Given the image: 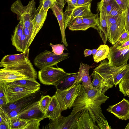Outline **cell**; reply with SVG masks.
<instances>
[{"label": "cell", "instance_id": "816d5d0a", "mask_svg": "<svg viewBox=\"0 0 129 129\" xmlns=\"http://www.w3.org/2000/svg\"><path fill=\"white\" fill-rule=\"evenodd\" d=\"M84 54L85 57L90 55L92 54V50L85 49L84 51Z\"/></svg>", "mask_w": 129, "mask_h": 129}, {"label": "cell", "instance_id": "277c9868", "mask_svg": "<svg viewBox=\"0 0 129 129\" xmlns=\"http://www.w3.org/2000/svg\"><path fill=\"white\" fill-rule=\"evenodd\" d=\"M81 83L80 81L77 82L65 89H56L55 94L63 110L73 107L76 99L82 92V86Z\"/></svg>", "mask_w": 129, "mask_h": 129}, {"label": "cell", "instance_id": "7402d4cb", "mask_svg": "<svg viewBox=\"0 0 129 129\" xmlns=\"http://www.w3.org/2000/svg\"><path fill=\"white\" fill-rule=\"evenodd\" d=\"M36 93L15 102L8 103L5 106L1 107L4 111L7 114L11 111L20 107L25 106L37 100V96Z\"/></svg>", "mask_w": 129, "mask_h": 129}, {"label": "cell", "instance_id": "4316f807", "mask_svg": "<svg viewBox=\"0 0 129 129\" xmlns=\"http://www.w3.org/2000/svg\"><path fill=\"white\" fill-rule=\"evenodd\" d=\"M103 104L102 103L91 104L88 105L85 109L88 110L91 116L95 122L96 119L98 117H102L105 119L102 113L101 107V105Z\"/></svg>", "mask_w": 129, "mask_h": 129}, {"label": "cell", "instance_id": "ba28073f", "mask_svg": "<svg viewBox=\"0 0 129 129\" xmlns=\"http://www.w3.org/2000/svg\"><path fill=\"white\" fill-rule=\"evenodd\" d=\"M83 111L77 112L73 115L70 114L67 117L61 115L54 119H51L49 123L45 129H76L78 119Z\"/></svg>", "mask_w": 129, "mask_h": 129}, {"label": "cell", "instance_id": "3957f363", "mask_svg": "<svg viewBox=\"0 0 129 129\" xmlns=\"http://www.w3.org/2000/svg\"><path fill=\"white\" fill-rule=\"evenodd\" d=\"M34 0L29 1L27 5L24 6L20 0H17L11 5V11L17 15V20H20L24 27L30 28L33 26L32 21L37 14Z\"/></svg>", "mask_w": 129, "mask_h": 129}, {"label": "cell", "instance_id": "8fae6325", "mask_svg": "<svg viewBox=\"0 0 129 129\" xmlns=\"http://www.w3.org/2000/svg\"><path fill=\"white\" fill-rule=\"evenodd\" d=\"M36 101L27 105L18 114L20 118L27 121L44 119L45 114L41 111Z\"/></svg>", "mask_w": 129, "mask_h": 129}, {"label": "cell", "instance_id": "cb8c5ba5", "mask_svg": "<svg viewBox=\"0 0 129 129\" xmlns=\"http://www.w3.org/2000/svg\"><path fill=\"white\" fill-rule=\"evenodd\" d=\"M51 9L56 18L59 25L61 37V43H62L64 46L67 47L68 46V44L66 40L65 33L63 12L60 10L55 3Z\"/></svg>", "mask_w": 129, "mask_h": 129}, {"label": "cell", "instance_id": "484cf974", "mask_svg": "<svg viewBox=\"0 0 129 129\" xmlns=\"http://www.w3.org/2000/svg\"><path fill=\"white\" fill-rule=\"evenodd\" d=\"M3 84L5 86L14 85L24 87L40 86V85L36 80L34 79H23L7 82Z\"/></svg>", "mask_w": 129, "mask_h": 129}, {"label": "cell", "instance_id": "ac0fdd59", "mask_svg": "<svg viewBox=\"0 0 129 129\" xmlns=\"http://www.w3.org/2000/svg\"><path fill=\"white\" fill-rule=\"evenodd\" d=\"M29 49L21 53L6 55L3 57L0 62V67L4 68L8 66L29 59Z\"/></svg>", "mask_w": 129, "mask_h": 129}, {"label": "cell", "instance_id": "d590c367", "mask_svg": "<svg viewBox=\"0 0 129 129\" xmlns=\"http://www.w3.org/2000/svg\"><path fill=\"white\" fill-rule=\"evenodd\" d=\"M42 120V119H37L28 121L23 129H38L40 122Z\"/></svg>", "mask_w": 129, "mask_h": 129}, {"label": "cell", "instance_id": "6f0895ef", "mask_svg": "<svg viewBox=\"0 0 129 129\" xmlns=\"http://www.w3.org/2000/svg\"><path fill=\"white\" fill-rule=\"evenodd\" d=\"M126 93V95H127L129 97V90L127 91Z\"/></svg>", "mask_w": 129, "mask_h": 129}, {"label": "cell", "instance_id": "ffe728a7", "mask_svg": "<svg viewBox=\"0 0 129 129\" xmlns=\"http://www.w3.org/2000/svg\"><path fill=\"white\" fill-rule=\"evenodd\" d=\"M99 18L98 14H93L91 15L83 17V21L81 24L68 28L69 29L72 31H85L90 27L95 29Z\"/></svg>", "mask_w": 129, "mask_h": 129}, {"label": "cell", "instance_id": "f907efd6", "mask_svg": "<svg viewBox=\"0 0 129 129\" xmlns=\"http://www.w3.org/2000/svg\"><path fill=\"white\" fill-rule=\"evenodd\" d=\"M0 129H10L9 122H4L0 123Z\"/></svg>", "mask_w": 129, "mask_h": 129}, {"label": "cell", "instance_id": "4dcf8cb0", "mask_svg": "<svg viewBox=\"0 0 129 129\" xmlns=\"http://www.w3.org/2000/svg\"><path fill=\"white\" fill-rule=\"evenodd\" d=\"M118 84L119 91L124 96H127L126 92L129 90V70Z\"/></svg>", "mask_w": 129, "mask_h": 129}, {"label": "cell", "instance_id": "52a82bcc", "mask_svg": "<svg viewBox=\"0 0 129 129\" xmlns=\"http://www.w3.org/2000/svg\"><path fill=\"white\" fill-rule=\"evenodd\" d=\"M4 85L8 103L15 102L36 93L40 89V86L28 87Z\"/></svg>", "mask_w": 129, "mask_h": 129}, {"label": "cell", "instance_id": "5b68a950", "mask_svg": "<svg viewBox=\"0 0 129 129\" xmlns=\"http://www.w3.org/2000/svg\"><path fill=\"white\" fill-rule=\"evenodd\" d=\"M70 57L69 54L63 53L57 55L52 51L45 50L39 54L34 58L33 63L38 68L42 69L52 67Z\"/></svg>", "mask_w": 129, "mask_h": 129}, {"label": "cell", "instance_id": "9f6ffc18", "mask_svg": "<svg viewBox=\"0 0 129 129\" xmlns=\"http://www.w3.org/2000/svg\"><path fill=\"white\" fill-rule=\"evenodd\" d=\"M111 0H101V1L103 2H109Z\"/></svg>", "mask_w": 129, "mask_h": 129}, {"label": "cell", "instance_id": "8992f818", "mask_svg": "<svg viewBox=\"0 0 129 129\" xmlns=\"http://www.w3.org/2000/svg\"><path fill=\"white\" fill-rule=\"evenodd\" d=\"M64 69L58 67H51L40 69L38 72V78L41 83L56 87L62 79L68 74Z\"/></svg>", "mask_w": 129, "mask_h": 129}, {"label": "cell", "instance_id": "ab89813d", "mask_svg": "<svg viewBox=\"0 0 129 129\" xmlns=\"http://www.w3.org/2000/svg\"><path fill=\"white\" fill-rule=\"evenodd\" d=\"M56 0H43L42 6L45 11H47L55 3Z\"/></svg>", "mask_w": 129, "mask_h": 129}, {"label": "cell", "instance_id": "44dd1931", "mask_svg": "<svg viewBox=\"0 0 129 129\" xmlns=\"http://www.w3.org/2000/svg\"><path fill=\"white\" fill-rule=\"evenodd\" d=\"M63 110L55 94L51 97L50 104L45 114L44 118H48L52 120L56 119L61 115Z\"/></svg>", "mask_w": 129, "mask_h": 129}, {"label": "cell", "instance_id": "e575fe53", "mask_svg": "<svg viewBox=\"0 0 129 129\" xmlns=\"http://www.w3.org/2000/svg\"><path fill=\"white\" fill-rule=\"evenodd\" d=\"M49 45L52 48V52L57 55H59L62 54L64 50H68L63 43L62 44H57L54 45L50 43Z\"/></svg>", "mask_w": 129, "mask_h": 129}, {"label": "cell", "instance_id": "6da1fadb", "mask_svg": "<svg viewBox=\"0 0 129 129\" xmlns=\"http://www.w3.org/2000/svg\"><path fill=\"white\" fill-rule=\"evenodd\" d=\"M94 70V72L99 74L105 81L113 87L118 84L129 70V64L119 66L110 65L108 61L104 59Z\"/></svg>", "mask_w": 129, "mask_h": 129}, {"label": "cell", "instance_id": "1f68e13d", "mask_svg": "<svg viewBox=\"0 0 129 129\" xmlns=\"http://www.w3.org/2000/svg\"><path fill=\"white\" fill-rule=\"evenodd\" d=\"M14 46L17 51L22 52H24L29 48L28 42L24 34L17 42Z\"/></svg>", "mask_w": 129, "mask_h": 129}, {"label": "cell", "instance_id": "4fadbf2b", "mask_svg": "<svg viewBox=\"0 0 129 129\" xmlns=\"http://www.w3.org/2000/svg\"><path fill=\"white\" fill-rule=\"evenodd\" d=\"M125 15L123 12L118 21L109 27L107 40L112 45L117 42L119 37L125 30Z\"/></svg>", "mask_w": 129, "mask_h": 129}, {"label": "cell", "instance_id": "7dc6e473", "mask_svg": "<svg viewBox=\"0 0 129 129\" xmlns=\"http://www.w3.org/2000/svg\"><path fill=\"white\" fill-rule=\"evenodd\" d=\"M93 0H77V6H83L91 3Z\"/></svg>", "mask_w": 129, "mask_h": 129}, {"label": "cell", "instance_id": "9c48e42d", "mask_svg": "<svg viewBox=\"0 0 129 129\" xmlns=\"http://www.w3.org/2000/svg\"><path fill=\"white\" fill-rule=\"evenodd\" d=\"M38 74L24 70L8 69L4 68L0 69V83L23 79L36 80Z\"/></svg>", "mask_w": 129, "mask_h": 129}, {"label": "cell", "instance_id": "f6af8a7d", "mask_svg": "<svg viewBox=\"0 0 129 129\" xmlns=\"http://www.w3.org/2000/svg\"><path fill=\"white\" fill-rule=\"evenodd\" d=\"M83 17H80L74 18L70 22L68 27H73L81 24L83 21Z\"/></svg>", "mask_w": 129, "mask_h": 129}, {"label": "cell", "instance_id": "2e32d148", "mask_svg": "<svg viewBox=\"0 0 129 129\" xmlns=\"http://www.w3.org/2000/svg\"><path fill=\"white\" fill-rule=\"evenodd\" d=\"M94 67L81 62L77 78L74 84L77 82L80 81L86 90L92 88L93 87L91 84V76L89 75V70L90 69Z\"/></svg>", "mask_w": 129, "mask_h": 129}, {"label": "cell", "instance_id": "c3c4849f", "mask_svg": "<svg viewBox=\"0 0 129 129\" xmlns=\"http://www.w3.org/2000/svg\"><path fill=\"white\" fill-rule=\"evenodd\" d=\"M64 0H56L55 3L60 10L62 12L64 6Z\"/></svg>", "mask_w": 129, "mask_h": 129}, {"label": "cell", "instance_id": "ee69618b", "mask_svg": "<svg viewBox=\"0 0 129 129\" xmlns=\"http://www.w3.org/2000/svg\"><path fill=\"white\" fill-rule=\"evenodd\" d=\"M125 15V27L129 33V5L127 9L124 12Z\"/></svg>", "mask_w": 129, "mask_h": 129}, {"label": "cell", "instance_id": "f546056e", "mask_svg": "<svg viewBox=\"0 0 129 129\" xmlns=\"http://www.w3.org/2000/svg\"><path fill=\"white\" fill-rule=\"evenodd\" d=\"M23 24L20 21L16 26L14 34L12 35L11 38L12 45L14 46L23 34Z\"/></svg>", "mask_w": 129, "mask_h": 129}, {"label": "cell", "instance_id": "5bb4252c", "mask_svg": "<svg viewBox=\"0 0 129 129\" xmlns=\"http://www.w3.org/2000/svg\"><path fill=\"white\" fill-rule=\"evenodd\" d=\"M106 110L119 119L127 120L129 119V100L124 98L116 104L109 106Z\"/></svg>", "mask_w": 129, "mask_h": 129}, {"label": "cell", "instance_id": "8d00e7d4", "mask_svg": "<svg viewBox=\"0 0 129 129\" xmlns=\"http://www.w3.org/2000/svg\"><path fill=\"white\" fill-rule=\"evenodd\" d=\"M95 121L97 124L99 129H111L107 121L105 118L100 117L96 118Z\"/></svg>", "mask_w": 129, "mask_h": 129}, {"label": "cell", "instance_id": "d6a6232c", "mask_svg": "<svg viewBox=\"0 0 129 129\" xmlns=\"http://www.w3.org/2000/svg\"><path fill=\"white\" fill-rule=\"evenodd\" d=\"M51 97L47 95H42L41 98L38 101L39 107L43 112L45 114L50 103Z\"/></svg>", "mask_w": 129, "mask_h": 129}, {"label": "cell", "instance_id": "f35d334b", "mask_svg": "<svg viewBox=\"0 0 129 129\" xmlns=\"http://www.w3.org/2000/svg\"><path fill=\"white\" fill-rule=\"evenodd\" d=\"M124 11L117 4L107 16H114L121 15Z\"/></svg>", "mask_w": 129, "mask_h": 129}, {"label": "cell", "instance_id": "681fc988", "mask_svg": "<svg viewBox=\"0 0 129 129\" xmlns=\"http://www.w3.org/2000/svg\"><path fill=\"white\" fill-rule=\"evenodd\" d=\"M117 45V48L118 49H121L126 47L129 46V40L123 43L120 45Z\"/></svg>", "mask_w": 129, "mask_h": 129}, {"label": "cell", "instance_id": "30bf717a", "mask_svg": "<svg viewBox=\"0 0 129 129\" xmlns=\"http://www.w3.org/2000/svg\"><path fill=\"white\" fill-rule=\"evenodd\" d=\"M117 46L115 44L110 47L107 57L109 64L113 66H119L127 64L129 58V46L118 49Z\"/></svg>", "mask_w": 129, "mask_h": 129}, {"label": "cell", "instance_id": "83f0119b", "mask_svg": "<svg viewBox=\"0 0 129 129\" xmlns=\"http://www.w3.org/2000/svg\"><path fill=\"white\" fill-rule=\"evenodd\" d=\"M110 48L107 45H101L97 49L96 52L93 56L94 61L98 63L107 58Z\"/></svg>", "mask_w": 129, "mask_h": 129}, {"label": "cell", "instance_id": "603a6c76", "mask_svg": "<svg viewBox=\"0 0 129 129\" xmlns=\"http://www.w3.org/2000/svg\"><path fill=\"white\" fill-rule=\"evenodd\" d=\"M91 76L93 78L91 82L93 87L98 90L101 94L113 87L106 82L103 78L98 73L93 71Z\"/></svg>", "mask_w": 129, "mask_h": 129}, {"label": "cell", "instance_id": "d4e9b609", "mask_svg": "<svg viewBox=\"0 0 129 129\" xmlns=\"http://www.w3.org/2000/svg\"><path fill=\"white\" fill-rule=\"evenodd\" d=\"M78 72L68 73L60 80L57 86L56 89H65L73 85L77 78Z\"/></svg>", "mask_w": 129, "mask_h": 129}, {"label": "cell", "instance_id": "836d02e7", "mask_svg": "<svg viewBox=\"0 0 129 129\" xmlns=\"http://www.w3.org/2000/svg\"><path fill=\"white\" fill-rule=\"evenodd\" d=\"M117 4L115 0H111L109 2H105L101 1L98 4V7H103L105 9L107 15H108Z\"/></svg>", "mask_w": 129, "mask_h": 129}, {"label": "cell", "instance_id": "11a10c76", "mask_svg": "<svg viewBox=\"0 0 129 129\" xmlns=\"http://www.w3.org/2000/svg\"><path fill=\"white\" fill-rule=\"evenodd\" d=\"M125 129H129V122L127 124L125 127L124 128Z\"/></svg>", "mask_w": 129, "mask_h": 129}, {"label": "cell", "instance_id": "f1b7e54d", "mask_svg": "<svg viewBox=\"0 0 129 129\" xmlns=\"http://www.w3.org/2000/svg\"><path fill=\"white\" fill-rule=\"evenodd\" d=\"M27 122L28 121L20 118L18 115L9 119L10 129H23Z\"/></svg>", "mask_w": 129, "mask_h": 129}, {"label": "cell", "instance_id": "db71d44e", "mask_svg": "<svg viewBox=\"0 0 129 129\" xmlns=\"http://www.w3.org/2000/svg\"><path fill=\"white\" fill-rule=\"evenodd\" d=\"M97 51V49H92V54L93 56H94L96 54Z\"/></svg>", "mask_w": 129, "mask_h": 129}, {"label": "cell", "instance_id": "7c38bea8", "mask_svg": "<svg viewBox=\"0 0 129 129\" xmlns=\"http://www.w3.org/2000/svg\"><path fill=\"white\" fill-rule=\"evenodd\" d=\"M91 3L83 6H77L72 10L63 13L64 28L68 27L70 22L74 18L92 15L91 11Z\"/></svg>", "mask_w": 129, "mask_h": 129}, {"label": "cell", "instance_id": "b9f144b4", "mask_svg": "<svg viewBox=\"0 0 129 129\" xmlns=\"http://www.w3.org/2000/svg\"><path fill=\"white\" fill-rule=\"evenodd\" d=\"M122 14L120 15L114 16H107V21L108 27L116 22L120 18Z\"/></svg>", "mask_w": 129, "mask_h": 129}, {"label": "cell", "instance_id": "74e56055", "mask_svg": "<svg viewBox=\"0 0 129 129\" xmlns=\"http://www.w3.org/2000/svg\"><path fill=\"white\" fill-rule=\"evenodd\" d=\"M129 40V33L125 29L122 33L115 43L120 45Z\"/></svg>", "mask_w": 129, "mask_h": 129}, {"label": "cell", "instance_id": "7bdbcfd3", "mask_svg": "<svg viewBox=\"0 0 129 129\" xmlns=\"http://www.w3.org/2000/svg\"><path fill=\"white\" fill-rule=\"evenodd\" d=\"M118 5L124 12L129 5V0H115Z\"/></svg>", "mask_w": 129, "mask_h": 129}, {"label": "cell", "instance_id": "d6986e66", "mask_svg": "<svg viewBox=\"0 0 129 129\" xmlns=\"http://www.w3.org/2000/svg\"><path fill=\"white\" fill-rule=\"evenodd\" d=\"M76 129H99V128L93 120L88 110L85 109L78 119Z\"/></svg>", "mask_w": 129, "mask_h": 129}, {"label": "cell", "instance_id": "f5cc1de1", "mask_svg": "<svg viewBox=\"0 0 129 129\" xmlns=\"http://www.w3.org/2000/svg\"><path fill=\"white\" fill-rule=\"evenodd\" d=\"M8 104L7 100L0 99V107H2Z\"/></svg>", "mask_w": 129, "mask_h": 129}, {"label": "cell", "instance_id": "bcb514c9", "mask_svg": "<svg viewBox=\"0 0 129 129\" xmlns=\"http://www.w3.org/2000/svg\"><path fill=\"white\" fill-rule=\"evenodd\" d=\"M33 28H27L24 27H23V34L25 36L26 40L28 42V45L32 34Z\"/></svg>", "mask_w": 129, "mask_h": 129}, {"label": "cell", "instance_id": "7a4b0ae2", "mask_svg": "<svg viewBox=\"0 0 129 129\" xmlns=\"http://www.w3.org/2000/svg\"><path fill=\"white\" fill-rule=\"evenodd\" d=\"M81 93L76 99L71 113L73 115L79 111H83L89 104L94 103H104L109 98L104 94H101L97 89L92 87L86 91L82 84Z\"/></svg>", "mask_w": 129, "mask_h": 129}, {"label": "cell", "instance_id": "e0dca14e", "mask_svg": "<svg viewBox=\"0 0 129 129\" xmlns=\"http://www.w3.org/2000/svg\"><path fill=\"white\" fill-rule=\"evenodd\" d=\"M47 11L44 10L42 6L39 12L37 13L32 21L33 28L31 36L29 43V47L43 27L47 17Z\"/></svg>", "mask_w": 129, "mask_h": 129}, {"label": "cell", "instance_id": "680465c9", "mask_svg": "<svg viewBox=\"0 0 129 129\" xmlns=\"http://www.w3.org/2000/svg\"><path fill=\"white\" fill-rule=\"evenodd\" d=\"M40 0V1H43V0Z\"/></svg>", "mask_w": 129, "mask_h": 129}, {"label": "cell", "instance_id": "9a60e30c", "mask_svg": "<svg viewBox=\"0 0 129 129\" xmlns=\"http://www.w3.org/2000/svg\"><path fill=\"white\" fill-rule=\"evenodd\" d=\"M97 10L100 12L98 24L95 29H96L102 40L106 44L107 40L109 27L107 21V15L102 7H98Z\"/></svg>", "mask_w": 129, "mask_h": 129}, {"label": "cell", "instance_id": "60d3db41", "mask_svg": "<svg viewBox=\"0 0 129 129\" xmlns=\"http://www.w3.org/2000/svg\"><path fill=\"white\" fill-rule=\"evenodd\" d=\"M77 0H64V5L66 2L68 3V6L65 11H68L71 10L76 7L77 6Z\"/></svg>", "mask_w": 129, "mask_h": 129}]
</instances>
